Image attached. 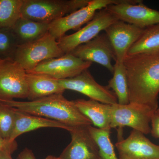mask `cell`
Here are the masks:
<instances>
[{
  "label": "cell",
  "instance_id": "cell-1",
  "mask_svg": "<svg viewBox=\"0 0 159 159\" xmlns=\"http://www.w3.org/2000/svg\"><path fill=\"white\" fill-rule=\"evenodd\" d=\"M123 64L129 102L156 110L158 108L159 52L127 55Z\"/></svg>",
  "mask_w": 159,
  "mask_h": 159
},
{
  "label": "cell",
  "instance_id": "cell-2",
  "mask_svg": "<svg viewBox=\"0 0 159 159\" xmlns=\"http://www.w3.org/2000/svg\"><path fill=\"white\" fill-rule=\"evenodd\" d=\"M0 103L30 115L44 117L71 127L89 126L93 124L75 105L63 94H57L33 101L0 100Z\"/></svg>",
  "mask_w": 159,
  "mask_h": 159
},
{
  "label": "cell",
  "instance_id": "cell-3",
  "mask_svg": "<svg viewBox=\"0 0 159 159\" xmlns=\"http://www.w3.org/2000/svg\"><path fill=\"white\" fill-rule=\"evenodd\" d=\"M90 0H23L21 17L50 24L81 9Z\"/></svg>",
  "mask_w": 159,
  "mask_h": 159
},
{
  "label": "cell",
  "instance_id": "cell-4",
  "mask_svg": "<svg viewBox=\"0 0 159 159\" xmlns=\"http://www.w3.org/2000/svg\"><path fill=\"white\" fill-rule=\"evenodd\" d=\"M64 54L57 40L48 32L39 39L18 46L13 59L29 72L44 61Z\"/></svg>",
  "mask_w": 159,
  "mask_h": 159
},
{
  "label": "cell",
  "instance_id": "cell-5",
  "mask_svg": "<svg viewBox=\"0 0 159 159\" xmlns=\"http://www.w3.org/2000/svg\"><path fill=\"white\" fill-rule=\"evenodd\" d=\"M128 0H90L87 5L58 19L49 25V33L58 40L70 30L77 31L89 22L97 11L109 5L125 3Z\"/></svg>",
  "mask_w": 159,
  "mask_h": 159
},
{
  "label": "cell",
  "instance_id": "cell-6",
  "mask_svg": "<svg viewBox=\"0 0 159 159\" xmlns=\"http://www.w3.org/2000/svg\"><path fill=\"white\" fill-rule=\"evenodd\" d=\"M27 74L13 58L0 59V100L28 98Z\"/></svg>",
  "mask_w": 159,
  "mask_h": 159
},
{
  "label": "cell",
  "instance_id": "cell-7",
  "mask_svg": "<svg viewBox=\"0 0 159 159\" xmlns=\"http://www.w3.org/2000/svg\"><path fill=\"white\" fill-rule=\"evenodd\" d=\"M154 111L145 106L133 102L111 105V128L128 126L148 134L151 132V119Z\"/></svg>",
  "mask_w": 159,
  "mask_h": 159
},
{
  "label": "cell",
  "instance_id": "cell-8",
  "mask_svg": "<svg viewBox=\"0 0 159 159\" xmlns=\"http://www.w3.org/2000/svg\"><path fill=\"white\" fill-rule=\"evenodd\" d=\"M119 20L105 8L96 12L93 18L84 27L73 34L65 35L57 40L64 54L70 53L80 45L93 39L109 26Z\"/></svg>",
  "mask_w": 159,
  "mask_h": 159
},
{
  "label": "cell",
  "instance_id": "cell-9",
  "mask_svg": "<svg viewBox=\"0 0 159 159\" xmlns=\"http://www.w3.org/2000/svg\"><path fill=\"white\" fill-rule=\"evenodd\" d=\"M141 0L112 4L106 7L119 20L142 29L159 24V11L143 5Z\"/></svg>",
  "mask_w": 159,
  "mask_h": 159
},
{
  "label": "cell",
  "instance_id": "cell-10",
  "mask_svg": "<svg viewBox=\"0 0 159 159\" xmlns=\"http://www.w3.org/2000/svg\"><path fill=\"white\" fill-rule=\"evenodd\" d=\"M92 63L69 53L60 57L44 61L34 70L27 73L47 74L55 79L61 80L79 75L88 70Z\"/></svg>",
  "mask_w": 159,
  "mask_h": 159
},
{
  "label": "cell",
  "instance_id": "cell-11",
  "mask_svg": "<svg viewBox=\"0 0 159 159\" xmlns=\"http://www.w3.org/2000/svg\"><path fill=\"white\" fill-rule=\"evenodd\" d=\"M65 90L76 91L105 104L118 103L116 96L107 86L100 85L96 81L88 70L72 78L59 80Z\"/></svg>",
  "mask_w": 159,
  "mask_h": 159
},
{
  "label": "cell",
  "instance_id": "cell-12",
  "mask_svg": "<svg viewBox=\"0 0 159 159\" xmlns=\"http://www.w3.org/2000/svg\"><path fill=\"white\" fill-rule=\"evenodd\" d=\"M116 146L119 159H159V145H155L144 134L133 129L126 139L119 131Z\"/></svg>",
  "mask_w": 159,
  "mask_h": 159
},
{
  "label": "cell",
  "instance_id": "cell-13",
  "mask_svg": "<svg viewBox=\"0 0 159 159\" xmlns=\"http://www.w3.org/2000/svg\"><path fill=\"white\" fill-rule=\"evenodd\" d=\"M71 54L84 61L96 62L105 67L113 73V59L116 60L115 53L110 41L105 33L99 34L88 42L80 45Z\"/></svg>",
  "mask_w": 159,
  "mask_h": 159
},
{
  "label": "cell",
  "instance_id": "cell-14",
  "mask_svg": "<svg viewBox=\"0 0 159 159\" xmlns=\"http://www.w3.org/2000/svg\"><path fill=\"white\" fill-rule=\"evenodd\" d=\"M144 29L120 20L105 29L113 48L116 62H123L129 50L139 39Z\"/></svg>",
  "mask_w": 159,
  "mask_h": 159
},
{
  "label": "cell",
  "instance_id": "cell-15",
  "mask_svg": "<svg viewBox=\"0 0 159 159\" xmlns=\"http://www.w3.org/2000/svg\"><path fill=\"white\" fill-rule=\"evenodd\" d=\"M88 126L71 127L70 143L61 154L60 159H100L99 147Z\"/></svg>",
  "mask_w": 159,
  "mask_h": 159
},
{
  "label": "cell",
  "instance_id": "cell-16",
  "mask_svg": "<svg viewBox=\"0 0 159 159\" xmlns=\"http://www.w3.org/2000/svg\"><path fill=\"white\" fill-rule=\"evenodd\" d=\"M15 122L9 142H12L20 135L43 127H54L70 131L71 126L54 120L33 116L15 108Z\"/></svg>",
  "mask_w": 159,
  "mask_h": 159
},
{
  "label": "cell",
  "instance_id": "cell-17",
  "mask_svg": "<svg viewBox=\"0 0 159 159\" xmlns=\"http://www.w3.org/2000/svg\"><path fill=\"white\" fill-rule=\"evenodd\" d=\"M28 96L29 101H33L51 95L63 94L65 90L59 80L43 74L27 73Z\"/></svg>",
  "mask_w": 159,
  "mask_h": 159
},
{
  "label": "cell",
  "instance_id": "cell-18",
  "mask_svg": "<svg viewBox=\"0 0 159 159\" xmlns=\"http://www.w3.org/2000/svg\"><path fill=\"white\" fill-rule=\"evenodd\" d=\"M74 102L77 108L98 128L111 131V106L93 99H78Z\"/></svg>",
  "mask_w": 159,
  "mask_h": 159
},
{
  "label": "cell",
  "instance_id": "cell-19",
  "mask_svg": "<svg viewBox=\"0 0 159 159\" xmlns=\"http://www.w3.org/2000/svg\"><path fill=\"white\" fill-rule=\"evenodd\" d=\"M11 30L20 45L42 37L48 32L49 24L21 17Z\"/></svg>",
  "mask_w": 159,
  "mask_h": 159
},
{
  "label": "cell",
  "instance_id": "cell-20",
  "mask_svg": "<svg viewBox=\"0 0 159 159\" xmlns=\"http://www.w3.org/2000/svg\"><path fill=\"white\" fill-rule=\"evenodd\" d=\"M159 52V24L145 28L127 55Z\"/></svg>",
  "mask_w": 159,
  "mask_h": 159
},
{
  "label": "cell",
  "instance_id": "cell-21",
  "mask_svg": "<svg viewBox=\"0 0 159 159\" xmlns=\"http://www.w3.org/2000/svg\"><path fill=\"white\" fill-rule=\"evenodd\" d=\"M112 78L109 80L107 87L113 90L118 103L125 105L129 103V90L126 70L123 63L116 62Z\"/></svg>",
  "mask_w": 159,
  "mask_h": 159
},
{
  "label": "cell",
  "instance_id": "cell-22",
  "mask_svg": "<svg viewBox=\"0 0 159 159\" xmlns=\"http://www.w3.org/2000/svg\"><path fill=\"white\" fill-rule=\"evenodd\" d=\"M23 0H0V29H11L21 17Z\"/></svg>",
  "mask_w": 159,
  "mask_h": 159
},
{
  "label": "cell",
  "instance_id": "cell-23",
  "mask_svg": "<svg viewBox=\"0 0 159 159\" xmlns=\"http://www.w3.org/2000/svg\"><path fill=\"white\" fill-rule=\"evenodd\" d=\"M88 130L99 147L100 159H119L117 157L110 138L111 131L88 126Z\"/></svg>",
  "mask_w": 159,
  "mask_h": 159
},
{
  "label": "cell",
  "instance_id": "cell-24",
  "mask_svg": "<svg viewBox=\"0 0 159 159\" xmlns=\"http://www.w3.org/2000/svg\"><path fill=\"white\" fill-rule=\"evenodd\" d=\"M18 45L11 29H0V59L13 58Z\"/></svg>",
  "mask_w": 159,
  "mask_h": 159
},
{
  "label": "cell",
  "instance_id": "cell-25",
  "mask_svg": "<svg viewBox=\"0 0 159 159\" xmlns=\"http://www.w3.org/2000/svg\"><path fill=\"white\" fill-rule=\"evenodd\" d=\"M15 122L14 108L0 103V135L8 142L14 128Z\"/></svg>",
  "mask_w": 159,
  "mask_h": 159
},
{
  "label": "cell",
  "instance_id": "cell-26",
  "mask_svg": "<svg viewBox=\"0 0 159 159\" xmlns=\"http://www.w3.org/2000/svg\"><path fill=\"white\" fill-rule=\"evenodd\" d=\"M151 132L152 136L156 139H159V108L154 112L151 119Z\"/></svg>",
  "mask_w": 159,
  "mask_h": 159
},
{
  "label": "cell",
  "instance_id": "cell-27",
  "mask_svg": "<svg viewBox=\"0 0 159 159\" xmlns=\"http://www.w3.org/2000/svg\"><path fill=\"white\" fill-rule=\"evenodd\" d=\"M18 145L16 141L10 142L4 140L0 135V152L6 150L13 153L17 149Z\"/></svg>",
  "mask_w": 159,
  "mask_h": 159
},
{
  "label": "cell",
  "instance_id": "cell-28",
  "mask_svg": "<svg viewBox=\"0 0 159 159\" xmlns=\"http://www.w3.org/2000/svg\"><path fill=\"white\" fill-rule=\"evenodd\" d=\"M17 159H36L33 152L26 148L18 155Z\"/></svg>",
  "mask_w": 159,
  "mask_h": 159
},
{
  "label": "cell",
  "instance_id": "cell-29",
  "mask_svg": "<svg viewBox=\"0 0 159 159\" xmlns=\"http://www.w3.org/2000/svg\"><path fill=\"white\" fill-rule=\"evenodd\" d=\"M11 153L8 151L4 150L0 152V159H12Z\"/></svg>",
  "mask_w": 159,
  "mask_h": 159
},
{
  "label": "cell",
  "instance_id": "cell-30",
  "mask_svg": "<svg viewBox=\"0 0 159 159\" xmlns=\"http://www.w3.org/2000/svg\"><path fill=\"white\" fill-rule=\"evenodd\" d=\"M44 159H60L59 157H55L53 156L49 155L48 156V157H46Z\"/></svg>",
  "mask_w": 159,
  "mask_h": 159
}]
</instances>
